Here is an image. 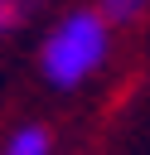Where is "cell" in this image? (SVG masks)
<instances>
[{"label":"cell","instance_id":"6da1fadb","mask_svg":"<svg viewBox=\"0 0 150 155\" xmlns=\"http://www.w3.org/2000/svg\"><path fill=\"white\" fill-rule=\"evenodd\" d=\"M102 58H106V15L73 10L44 39V73L53 87H77Z\"/></svg>","mask_w":150,"mask_h":155},{"label":"cell","instance_id":"7a4b0ae2","mask_svg":"<svg viewBox=\"0 0 150 155\" xmlns=\"http://www.w3.org/2000/svg\"><path fill=\"white\" fill-rule=\"evenodd\" d=\"M5 155H48V131H44V126H24V131H15L10 145H5Z\"/></svg>","mask_w":150,"mask_h":155},{"label":"cell","instance_id":"3957f363","mask_svg":"<svg viewBox=\"0 0 150 155\" xmlns=\"http://www.w3.org/2000/svg\"><path fill=\"white\" fill-rule=\"evenodd\" d=\"M145 5L150 0H102V15H106V24H131L145 15Z\"/></svg>","mask_w":150,"mask_h":155},{"label":"cell","instance_id":"277c9868","mask_svg":"<svg viewBox=\"0 0 150 155\" xmlns=\"http://www.w3.org/2000/svg\"><path fill=\"white\" fill-rule=\"evenodd\" d=\"M39 0H0V19H5V29H15L19 19H24V10H34Z\"/></svg>","mask_w":150,"mask_h":155}]
</instances>
